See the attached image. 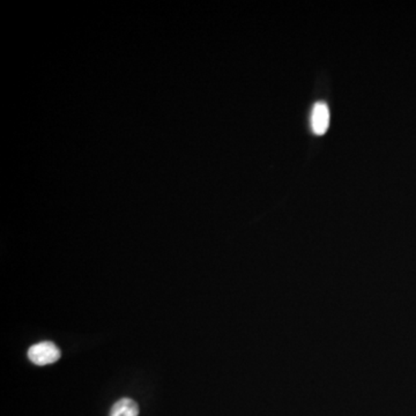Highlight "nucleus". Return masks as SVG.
Masks as SVG:
<instances>
[{
    "label": "nucleus",
    "instance_id": "3",
    "mask_svg": "<svg viewBox=\"0 0 416 416\" xmlns=\"http://www.w3.org/2000/svg\"><path fill=\"white\" fill-rule=\"evenodd\" d=\"M139 406L130 398H123L112 406L109 416H138Z\"/></svg>",
    "mask_w": 416,
    "mask_h": 416
},
{
    "label": "nucleus",
    "instance_id": "2",
    "mask_svg": "<svg viewBox=\"0 0 416 416\" xmlns=\"http://www.w3.org/2000/svg\"><path fill=\"white\" fill-rule=\"evenodd\" d=\"M330 109L325 102H316L312 107L310 124L314 133L323 136L330 126Z\"/></svg>",
    "mask_w": 416,
    "mask_h": 416
},
{
    "label": "nucleus",
    "instance_id": "1",
    "mask_svg": "<svg viewBox=\"0 0 416 416\" xmlns=\"http://www.w3.org/2000/svg\"><path fill=\"white\" fill-rule=\"evenodd\" d=\"M61 350L51 341H42V343L32 345L28 350V357L36 366H48L57 362L61 359Z\"/></svg>",
    "mask_w": 416,
    "mask_h": 416
}]
</instances>
